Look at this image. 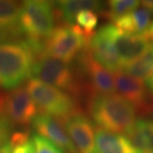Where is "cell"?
<instances>
[{"label":"cell","mask_w":153,"mask_h":153,"mask_svg":"<svg viewBox=\"0 0 153 153\" xmlns=\"http://www.w3.org/2000/svg\"><path fill=\"white\" fill-rule=\"evenodd\" d=\"M2 111L13 125L26 127L38 116V107L26 87L17 88L3 96Z\"/></svg>","instance_id":"cell-7"},{"label":"cell","mask_w":153,"mask_h":153,"mask_svg":"<svg viewBox=\"0 0 153 153\" xmlns=\"http://www.w3.org/2000/svg\"><path fill=\"white\" fill-rule=\"evenodd\" d=\"M89 113L94 122L105 130L127 134L136 123L134 106L120 94H93Z\"/></svg>","instance_id":"cell-1"},{"label":"cell","mask_w":153,"mask_h":153,"mask_svg":"<svg viewBox=\"0 0 153 153\" xmlns=\"http://www.w3.org/2000/svg\"><path fill=\"white\" fill-rule=\"evenodd\" d=\"M63 123V127L78 153H95L94 126L90 119L82 113L76 112Z\"/></svg>","instance_id":"cell-12"},{"label":"cell","mask_w":153,"mask_h":153,"mask_svg":"<svg viewBox=\"0 0 153 153\" xmlns=\"http://www.w3.org/2000/svg\"><path fill=\"white\" fill-rule=\"evenodd\" d=\"M89 42L76 24L59 26L45 41L44 54L68 64L76 60Z\"/></svg>","instance_id":"cell-6"},{"label":"cell","mask_w":153,"mask_h":153,"mask_svg":"<svg viewBox=\"0 0 153 153\" xmlns=\"http://www.w3.org/2000/svg\"><path fill=\"white\" fill-rule=\"evenodd\" d=\"M22 4L16 1L0 0V27L19 37V20Z\"/></svg>","instance_id":"cell-17"},{"label":"cell","mask_w":153,"mask_h":153,"mask_svg":"<svg viewBox=\"0 0 153 153\" xmlns=\"http://www.w3.org/2000/svg\"><path fill=\"white\" fill-rule=\"evenodd\" d=\"M76 66L88 77L94 94H111L117 91L114 76L94 58L88 46L76 58Z\"/></svg>","instance_id":"cell-8"},{"label":"cell","mask_w":153,"mask_h":153,"mask_svg":"<svg viewBox=\"0 0 153 153\" xmlns=\"http://www.w3.org/2000/svg\"><path fill=\"white\" fill-rule=\"evenodd\" d=\"M140 3L144 8L147 9L153 15V0H146V1L140 2Z\"/></svg>","instance_id":"cell-28"},{"label":"cell","mask_w":153,"mask_h":153,"mask_svg":"<svg viewBox=\"0 0 153 153\" xmlns=\"http://www.w3.org/2000/svg\"><path fill=\"white\" fill-rule=\"evenodd\" d=\"M146 87L153 94V75L146 80Z\"/></svg>","instance_id":"cell-29"},{"label":"cell","mask_w":153,"mask_h":153,"mask_svg":"<svg viewBox=\"0 0 153 153\" xmlns=\"http://www.w3.org/2000/svg\"><path fill=\"white\" fill-rule=\"evenodd\" d=\"M16 38L17 36H16L14 33L0 27V44L9 42V41L16 40Z\"/></svg>","instance_id":"cell-25"},{"label":"cell","mask_w":153,"mask_h":153,"mask_svg":"<svg viewBox=\"0 0 153 153\" xmlns=\"http://www.w3.org/2000/svg\"><path fill=\"white\" fill-rule=\"evenodd\" d=\"M13 124L3 111H0V146L8 141Z\"/></svg>","instance_id":"cell-22"},{"label":"cell","mask_w":153,"mask_h":153,"mask_svg":"<svg viewBox=\"0 0 153 153\" xmlns=\"http://www.w3.org/2000/svg\"><path fill=\"white\" fill-rule=\"evenodd\" d=\"M12 153H34V146L33 140H29L22 145L14 148Z\"/></svg>","instance_id":"cell-24"},{"label":"cell","mask_w":153,"mask_h":153,"mask_svg":"<svg viewBox=\"0 0 153 153\" xmlns=\"http://www.w3.org/2000/svg\"><path fill=\"white\" fill-rule=\"evenodd\" d=\"M29 137H30V132L28 130L15 132L11 134L10 141L15 148L17 146H20V145H22L24 143L29 141L30 140Z\"/></svg>","instance_id":"cell-23"},{"label":"cell","mask_w":153,"mask_h":153,"mask_svg":"<svg viewBox=\"0 0 153 153\" xmlns=\"http://www.w3.org/2000/svg\"><path fill=\"white\" fill-rule=\"evenodd\" d=\"M75 22L84 34V36L91 40L95 33V28L98 24V16L93 10H85L76 15Z\"/></svg>","instance_id":"cell-20"},{"label":"cell","mask_w":153,"mask_h":153,"mask_svg":"<svg viewBox=\"0 0 153 153\" xmlns=\"http://www.w3.org/2000/svg\"><path fill=\"white\" fill-rule=\"evenodd\" d=\"M36 55L24 40L0 44V87L13 90L32 76Z\"/></svg>","instance_id":"cell-2"},{"label":"cell","mask_w":153,"mask_h":153,"mask_svg":"<svg viewBox=\"0 0 153 153\" xmlns=\"http://www.w3.org/2000/svg\"><path fill=\"white\" fill-rule=\"evenodd\" d=\"M111 38L123 69L140 60L153 47L142 34H125L114 25L111 27Z\"/></svg>","instance_id":"cell-9"},{"label":"cell","mask_w":153,"mask_h":153,"mask_svg":"<svg viewBox=\"0 0 153 153\" xmlns=\"http://www.w3.org/2000/svg\"><path fill=\"white\" fill-rule=\"evenodd\" d=\"M13 150H14V146H12L10 140H8L7 142L0 146V153H12Z\"/></svg>","instance_id":"cell-27"},{"label":"cell","mask_w":153,"mask_h":153,"mask_svg":"<svg viewBox=\"0 0 153 153\" xmlns=\"http://www.w3.org/2000/svg\"><path fill=\"white\" fill-rule=\"evenodd\" d=\"M95 153H139L128 138L120 134L97 128L95 132Z\"/></svg>","instance_id":"cell-14"},{"label":"cell","mask_w":153,"mask_h":153,"mask_svg":"<svg viewBox=\"0 0 153 153\" xmlns=\"http://www.w3.org/2000/svg\"><path fill=\"white\" fill-rule=\"evenodd\" d=\"M122 71L141 80H147L153 75V47L140 60L123 68Z\"/></svg>","instance_id":"cell-18"},{"label":"cell","mask_w":153,"mask_h":153,"mask_svg":"<svg viewBox=\"0 0 153 153\" xmlns=\"http://www.w3.org/2000/svg\"><path fill=\"white\" fill-rule=\"evenodd\" d=\"M26 88L42 114L64 121L78 112V105L71 94L35 78L29 79Z\"/></svg>","instance_id":"cell-4"},{"label":"cell","mask_w":153,"mask_h":153,"mask_svg":"<svg viewBox=\"0 0 153 153\" xmlns=\"http://www.w3.org/2000/svg\"><path fill=\"white\" fill-rule=\"evenodd\" d=\"M32 140L34 146V153H65L52 141L39 134H33Z\"/></svg>","instance_id":"cell-21"},{"label":"cell","mask_w":153,"mask_h":153,"mask_svg":"<svg viewBox=\"0 0 153 153\" xmlns=\"http://www.w3.org/2000/svg\"><path fill=\"white\" fill-rule=\"evenodd\" d=\"M141 34L153 45V21L151 22V24L147 27V29Z\"/></svg>","instance_id":"cell-26"},{"label":"cell","mask_w":153,"mask_h":153,"mask_svg":"<svg viewBox=\"0 0 153 153\" xmlns=\"http://www.w3.org/2000/svg\"><path fill=\"white\" fill-rule=\"evenodd\" d=\"M54 5L60 16L68 26L75 24L76 15L82 10L97 11L103 15L106 11V5L104 3L95 0H61L54 2Z\"/></svg>","instance_id":"cell-15"},{"label":"cell","mask_w":153,"mask_h":153,"mask_svg":"<svg viewBox=\"0 0 153 153\" xmlns=\"http://www.w3.org/2000/svg\"><path fill=\"white\" fill-rule=\"evenodd\" d=\"M32 76L71 96H80L83 91L80 78L70 65L45 54L36 59Z\"/></svg>","instance_id":"cell-5"},{"label":"cell","mask_w":153,"mask_h":153,"mask_svg":"<svg viewBox=\"0 0 153 153\" xmlns=\"http://www.w3.org/2000/svg\"><path fill=\"white\" fill-rule=\"evenodd\" d=\"M125 135L139 153H153V120L138 119Z\"/></svg>","instance_id":"cell-16"},{"label":"cell","mask_w":153,"mask_h":153,"mask_svg":"<svg viewBox=\"0 0 153 153\" xmlns=\"http://www.w3.org/2000/svg\"><path fill=\"white\" fill-rule=\"evenodd\" d=\"M111 24H106L99 28L89 42L88 49L100 65L116 73L123 67L111 38Z\"/></svg>","instance_id":"cell-10"},{"label":"cell","mask_w":153,"mask_h":153,"mask_svg":"<svg viewBox=\"0 0 153 153\" xmlns=\"http://www.w3.org/2000/svg\"><path fill=\"white\" fill-rule=\"evenodd\" d=\"M54 3L44 0H28L22 3L19 30L26 40L44 43L54 31Z\"/></svg>","instance_id":"cell-3"},{"label":"cell","mask_w":153,"mask_h":153,"mask_svg":"<svg viewBox=\"0 0 153 153\" xmlns=\"http://www.w3.org/2000/svg\"><path fill=\"white\" fill-rule=\"evenodd\" d=\"M114 78L116 89L122 97L140 111H151L153 105L150 100L149 89L141 79L123 71L116 72Z\"/></svg>","instance_id":"cell-11"},{"label":"cell","mask_w":153,"mask_h":153,"mask_svg":"<svg viewBox=\"0 0 153 153\" xmlns=\"http://www.w3.org/2000/svg\"><path fill=\"white\" fill-rule=\"evenodd\" d=\"M32 125L39 135L49 140L64 152L78 153L60 120L49 115L40 114L33 119Z\"/></svg>","instance_id":"cell-13"},{"label":"cell","mask_w":153,"mask_h":153,"mask_svg":"<svg viewBox=\"0 0 153 153\" xmlns=\"http://www.w3.org/2000/svg\"><path fill=\"white\" fill-rule=\"evenodd\" d=\"M140 1L134 0H111L107 4V9L104 16L115 22L117 19L138 9L140 4Z\"/></svg>","instance_id":"cell-19"}]
</instances>
